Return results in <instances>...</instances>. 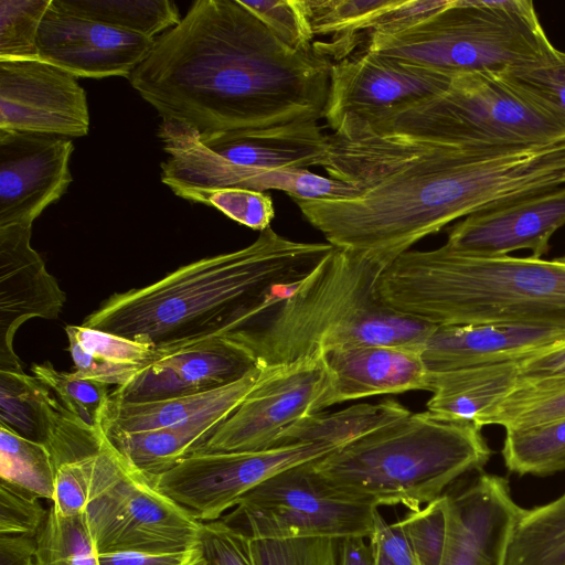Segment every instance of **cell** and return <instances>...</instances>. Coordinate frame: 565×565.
<instances>
[{"label": "cell", "mask_w": 565, "mask_h": 565, "mask_svg": "<svg viewBox=\"0 0 565 565\" xmlns=\"http://www.w3.org/2000/svg\"><path fill=\"white\" fill-rule=\"evenodd\" d=\"M333 62L298 52L239 0H198L156 39L130 85L160 115L202 140L323 118Z\"/></svg>", "instance_id": "obj_2"}, {"label": "cell", "mask_w": 565, "mask_h": 565, "mask_svg": "<svg viewBox=\"0 0 565 565\" xmlns=\"http://www.w3.org/2000/svg\"><path fill=\"white\" fill-rule=\"evenodd\" d=\"M52 0H0V61L40 60L38 35Z\"/></svg>", "instance_id": "obj_40"}, {"label": "cell", "mask_w": 565, "mask_h": 565, "mask_svg": "<svg viewBox=\"0 0 565 565\" xmlns=\"http://www.w3.org/2000/svg\"><path fill=\"white\" fill-rule=\"evenodd\" d=\"M34 493L0 479V534L36 536L47 511Z\"/></svg>", "instance_id": "obj_44"}, {"label": "cell", "mask_w": 565, "mask_h": 565, "mask_svg": "<svg viewBox=\"0 0 565 565\" xmlns=\"http://www.w3.org/2000/svg\"><path fill=\"white\" fill-rule=\"evenodd\" d=\"M35 540V565H98L84 513L62 516L51 505Z\"/></svg>", "instance_id": "obj_37"}, {"label": "cell", "mask_w": 565, "mask_h": 565, "mask_svg": "<svg viewBox=\"0 0 565 565\" xmlns=\"http://www.w3.org/2000/svg\"><path fill=\"white\" fill-rule=\"evenodd\" d=\"M322 168L353 199L291 198L335 248L390 265L463 216L565 185V142L510 152L377 135L344 117Z\"/></svg>", "instance_id": "obj_1"}, {"label": "cell", "mask_w": 565, "mask_h": 565, "mask_svg": "<svg viewBox=\"0 0 565 565\" xmlns=\"http://www.w3.org/2000/svg\"><path fill=\"white\" fill-rule=\"evenodd\" d=\"M501 454L508 470L521 476L565 470V418L505 430Z\"/></svg>", "instance_id": "obj_35"}, {"label": "cell", "mask_w": 565, "mask_h": 565, "mask_svg": "<svg viewBox=\"0 0 565 565\" xmlns=\"http://www.w3.org/2000/svg\"><path fill=\"white\" fill-rule=\"evenodd\" d=\"M565 418V375L520 376L512 391L478 418L476 425L505 430Z\"/></svg>", "instance_id": "obj_31"}, {"label": "cell", "mask_w": 565, "mask_h": 565, "mask_svg": "<svg viewBox=\"0 0 565 565\" xmlns=\"http://www.w3.org/2000/svg\"><path fill=\"white\" fill-rule=\"evenodd\" d=\"M445 495L447 541L441 565H504L522 510L511 495L509 481L480 472Z\"/></svg>", "instance_id": "obj_19"}, {"label": "cell", "mask_w": 565, "mask_h": 565, "mask_svg": "<svg viewBox=\"0 0 565 565\" xmlns=\"http://www.w3.org/2000/svg\"><path fill=\"white\" fill-rule=\"evenodd\" d=\"M366 537H350L339 541L335 565H373L372 548Z\"/></svg>", "instance_id": "obj_53"}, {"label": "cell", "mask_w": 565, "mask_h": 565, "mask_svg": "<svg viewBox=\"0 0 565 565\" xmlns=\"http://www.w3.org/2000/svg\"><path fill=\"white\" fill-rule=\"evenodd\" d=\"M399 0H303L313 36L333 35L330 45L344 60L376 20Z\"/></svg>", "instance_id": "obj_34"}, {"label": "cell", "mask_w": 565, "mask_h": 565, "mask_svg": "<svg viewBox=\"0 0 565 565\" xmlns=\"http://www.w3.org/2000/svg\"><path fill=\"white\" fill-rule=\"evenodd\" d=\"M330 384V373L322 355L267 366L257 386L198 452L258 451L271 448L284 430L327 408Z\"/></svg>", "instance_id": "obj_12"}, {"label": "cell", "mask_w": 565, "mask_h": 565, "mask_svg": "<svg viewBox=\"0 0 565 565\" xmlns=\"http://www.w3.org/2000/svg\"><path fill=\"white\" fill-rule=\"evenodd\" d=\"M367 35L366 51L450 75L531 70L557 52L529 0H451L397 33Z\"/></svg>", "instance_id": "obj_8"}, {"label": "cell", "mask_w": 565, "mask_h": 565, "mask_svg": "<svg viewBox=\"0 0 565 565\" xmlns=\"http://www.w3.org/2000/svg\"><path fill=\"white\" fill-rule=\"evenodd\" d=\"M227 417L212 415L172 427L106 435L131 466L152 480L198 452Z\"/></svg>", "instance_id": "obj_28"}, {"label": "cell", "mask_w": 565, "mask_h": 565, "mask_svg": "<svg viewBox=\"0 0 565 565\" xmlns=\"http://www.w3.org/2000/svg\"><path fill=\"white\" fill-rule=\"evenodd\" d=\"M156 39L68 13L51 1L39 30V58L75 77L129 78Z\"/></svg>", "instance_id": "obj_18"}, {"label": "cell", "mask_w": 565, "mask_h": 565, "mask_svg": "<svg viewBox=\"0 0 565 565\" xmlns=\"http://www.w3.org/2000/svg\"><path fill=\"white\" fill-rule=\"evenodd\" d=\"M565 225V185L465 217L448 231L451 250L484 257L527 249L541 258Z\"/></svg>", "instance_id": "obj_21"}, {"label": "cell", "mask_w": 565, "mask_h": 565, "mask_svg": "<svg viewBox=\"0 0 565 565\" xmlns=\"http://www.w3.org/2000/svg\"><path fill=\"white\" fill-rule=\"evenodd\" d=\"M31 372L72 415L92 428L104 429L110 397L109 385L75 372L58 371L50 362L33 363Z\"/></svg>", "instance_id": "obj_38"}, {"label": "cell", "mask_w": 565, "mask_h": 565, "mask_svg": "<svg viewBox=\"0 0 565 565\" xmlns=\"http://www.w3.org/2000/svg\"><path fill=\"white\" fill-rule=\"evenodd\" d=\"M200 547L204 565H255L249 539L221 519L203 522Z\"/></svg>", "instance_id": "obj_47"}, {"label": "cell", "mask_w": 565, "mask_h": 565, "mask_svg": "<svg viewBox=\"0 0 565 565\" xmlns=\"http://www.w3.org/2000/svg\"><path fill=\"white\" fill-rule=\"evenodd\" d=\"M98 451L82 459L62 463L56 468L52 505L60 515L73 516L84 513Z\"/></svg>", "instance_id": "obj_45"}, {"label": "cell", "mask_w": 565, "mask_h": 565, "mask_svg": "<svg viewBox=\"0 0 565 565\" xmlns=\"http://www.w3.org/2000/svg\"><path fill=\"white\" fill-rule=\"evenodd\" d=\"M411 413L396 401L355 404L333 413H316L284 430L273 447L319 443L340 448Z\"/></svg>", "instance_id": "obj_30"}, {"label": "cell", "mask_w": 565, "mask_h": 565, "mask_svg": "<svg viewBox=\"0 0 565 565\" xmlns=\"http://www.w3.org/2000/svg\"><path fill=\"white\" fill-rule=\"evenodd\" d=\"M258 365L241 343L213 335L157 348L154 358L110 392L114 403H147L206 393L230 385Z\"/></svg>", "instance_id": "obj_14"}, {"label": "cell", "mask_w": 565, "mask_h": 565, "mask_svg": "<svg viewBox=\"0 0 565 565\" xmlns=\"http://www.w3.org/2000/svg\"><path fill=\"white\" fill-rule=\"evenodd\" d=\"M452 77L366 51L333 62L323 118L333 131L345 116L374 122L443 93Z\"/></svg>", "instance_id": "obj_13"}, {"label": "cell", "mask_w": 565, "mask_h": 565, "mask_svg": "<svg viewBox=\"0 0 565 565\" xmlns=\"http://www.w3.org/2000/svg\"><path fill=\"white\" fill-rule=\"evenodd\" d=\"M0 479L53 501L56 466L45 445L0 424Z\"/></svg>", "instance_id": "obj_36"}, {"label": "cell", "mask_w": 565, "mask_h": 565, "mask_svg": "<svg viewBox=\"0 0 565 565\" xmlns=\"http://www.w3.org/2000/svg\"><path fill=\"white\" fill-rule=\"evenodd\" d=\"M171 191L184 200L213 206L254 231L270 227L275 216L271 196L262 191L243 188H174Z\"/></svg>", "instance_id": "obj_39"}, {"label": "cell", "mask_w": 565, "mask_h": 565, "mask_svg": "<svg viewBox=\"0 0 565 565\" xmlns=\"http://www.w3.org/2000/svg\"><path fill=\"white\" fill-rule=\"evenodd\" d=\"M161 181L174 188H243L265 192L279 190L290 198L353 199L361 190L308 169L263 170L236 168L168 154L161 162Z\"/></svg>", "instance_id": "obj_25"}, {"label": "cell", "mask_w": 565, "mask_h": 565, "mask_svg": "<svg viewBox=\"0 0 565 565\" xmlns=\"http://www.w3.org/2000/svg\"><path fill=\"white\" fill-rule=\"evenodd\" d=\"M491 455L481 427L425 411L411 412L313 460L312 467L352 498L416 511L481 470Z\"/></svg>", "instance_id": "obj_6"}, {"label": "cell", "mask_w": 565, "mask_h": 565, "mask_svg": "<svg viewBox=\"0 0 565 565\" xmlns=\"http://www.w3.org/2000/svg\"><path fill=\"white\" fill-rule=\"evenodd\" d=\"M248 539L255 565L337 564L339 541L323 537Z\"/></svg>", "instance_id": "obj_42"}, {"label": "cell", "mask_w": 565, "mask_h": 565, "mask_svg": "<svg viewBox=\"0 0 565 565\" xmlns=\"http://www.w3.org/2000/svg\"><path fill=\"white\" fill-rule=\"evenodd\" d=\"M239 1L289 49L298 52L313 50L315 36L303 0Z\"/></svg>", "instance_id": "obj_43"}, {"label": "cell", "mask_w": 565, "mask_h": 565, "mask_svg": "<svg viewBox=\"0 0 565 565\" xmlns=\"http://www.w3.org/2000/svg\"><path fill=\"white\" fill-rule=\"evenodd\" d=\"M394 524L408 541L418 565H441L447 541L445 493Z\"/></svg>", "instance_id": "obj_41"}, {"label": "cell", "mask_w": 565, "mask_h": 565, "mask_svg": "<svg viewBox=\"0 0 565 565\" xmlns=\"http://www.w3.org/2000/svg\"><path fill=\"white\" fill-rule=\"evenodd\" d=\"M76 78L41 60L0 61V129L86 136L87 97Z\"/></svg>", "instance_id": "obj_15"}, {"label": "cell", "mask_w": 565, "mask_h": 565, "mask_svg": "<svg viewBox=\"0 0 565 565\" xmlns=\"http://www.w3.org/2000/svg\"><path fill=\"white\" fill-rule=\"evenodd\" d=\"M372 556H373V565H393L391 562L386 559V557L382 554V552L373 544H371Z\"/></svg>", "instance_id": "obj_54"}, {"label": "cell", "mask_w": 565, "mask_h": 565, "mask_svg": "<svg viewBox=\"0 0 565 565\" xmlns=\"http://www.w3.org/2000/svg\"><path fill=\"white\" fill-rule=\"evenodd\" d=\"M385 267L334 248L287 298L223 335L244 345L264 366L349 347L422 350L436 326L382 302L376 284Z\"/></svg>", "instance_id": "obj_5"}, {"label": "cell", "mask_w": 565, "mask_h": 565, "mask_svg": "<svg viewBox=\"0 0 565 565\" xmlns=\"http://www.w3.org/2000/svg\"><path fill=\"white\" fill-rule=\"evenodd\" d=\"M266 371L267 366L258 365L230 385L190 396L147 403L109 401L104 430L139 433L178 426L212 415L230 416L257 386Z\"/></svg>", "instance_id": "obj_26"}, {"label": "cell", "mask_w": 565, "mask_h": 565, "mask_svg": "<svg viewBox=\"0 0 565 565\" xmlns=\"http://www.w3.org/2000/svg\"><path fill=\"white\" fill-rule=\"evenodd\" d=\"M565 345V332L511 324L436 326L420 354L429 373L523 362Z\"/></svg>", "instance_id": "obj_23"}, {"label": "cell", "mask_w": 565, "mask_h": 565, "mask_svg": "<svg viewBox=\"0 0 565 565\" xmlns=\"http://www.w3.org/2000/svg\"><path fill=\"white\" fill-rule=\"evenodd\" d=\"M98 565H204L205 557L198 547L169 554L111 553L99 554Z\"/></svg>", "instance_id": "obj_50"}, {"label": "cell", "mask_w": 565, "mask_h": 565, "mask_svg": "<svg viewBox=\"0 0 565 565\" xmlns=\"http://www.w3.org/2000/svg\"><path fill=\"white\" fill-rule=\"evenodd\" d=\"M335 449L331 445L309 443L258 451L198 452L151 481L198 521L211 522L220 520L264 480Z\"/></svg>", "instance_id": "obj_11"}, {"label": "cell", "mask_w": 565, "mask_h": 565, "mask_svg": "<svg viewBox=\"0 0 565 565\" xmlns=\"http://www.w3.org/2000/svg\"><path fill=\"white\" fill-rule=\"evenodd\" d=\"M502 75L565 117V52L557 50L545 65Z\"/></svg>", "instance_id": "obj_46"}, {"label": "cell", "mask_w": 565, "mask_h": 565, "mask_svg": "<svg viewBox=\"0 0 565 565\" xmlns=\"http://www.w3.org/2000/svg\"><path fill=\"white\" fill-rule=\"evenodd\" d=\"M331 384L326 406L382 394L429 387L420 350L391 345H361L322 354Z\"/></svg>", "instance_id": "obj_24"}, {"label": "cell", "mask_w": 565, "mask_h": 565, "mask_svg": "<svg viewBox=\"0 0 565 565\" xmlns=\"http://www.w3.org/2000/svg\"><path fill=\"white\" fill-rule=\"evenodd\" d=\"M32 225L0 227V370L22 372L13 350L19 327L31 318L56 319L66 295L31 246Z\"/></svg>", "instance_id": "obj_20"}, {"label": "cell", "mask_w": 565, "mask_h": 565, "mask_svg": "<svg viewBox=\"0 0 565 565\" xmlns=\"http://www.w3.org/2000/svg\"><path fill=\"white\" fill-rule=\"evenodd\" d=\"M379 507L327 483L312 461L285 469L246 493L221 518L250 539H369Z\"/></svg>", "instance_id": "obj_10"}, {"label": "cell", "mask_w": 565, "mask_h": 565, "mask_svg": "<svg viewBox=\"0 0 565 565\" xmlns=\"http://www.w3.org/2000/svg\"><path fill=\"white\" fill-rule=\"evenodd\" d=\"M376 292L390 308L434 326L511 324L565 332V260L407 250Z\"/></svg>", "instance_id": "obj_4"}, {"label": "cell", "mask_w": 565, "mask_h": 565, "mask_svg": "<svg viewBox=\"0 0 565 565\" xmlns=\"http://www.w3.org/2000/svg\"><path fill=\"white\" fill-rule=\"evenodd\" d=\"M504 565H565V492L546 504L522 508Z\"/></svg>", "instance_id": "obj_32"}, {"label": "cell", "mask_w": 565, "mask_h": 565, "mask_svg": "<svg viewBox=\"0 0 565 565\" xmlns=\"http://www.w3.org/2000/svg\"><path fill=\"white\" fill-rule=\"evenodd\" d=\"M35 536L0 534V565H35Z\"/></svg>", "instance_id": "obj_51"}, {"label": "cell", "mask_w": 565, "mask_h": 565, "mask_svg": "<svg viewBox=\"0 0 565 565\" xmlns=\"http://www.w3.org/2000/svg\"><path fill=\"white\" fill-rule=\"evenodd\" d=\"M97 554H169L200 545L203 522L160 492L131 466L107 435L84 511Z\"/></svg>", "instance_id": "obj_9"}, {"label": "cell", "mask_w": 565, "mask_h": 565, "mask_svg": "<svg viewBox=\"0 0 565 565\" xmlns=\"http://www.w3.org/2000/svg\"><path fill=\"white\" fill-rule=\"evenodd\" d=\"M163 135L171 146L195 159L263 170L322 167L329 147V135L317 120L228 132L204 140L186 126L167 122Z\"/></svg>", "instance_id": "obj_16"}, {"label": "cell", "mask_w": 565, "mask_h": 565, "mask_svg": "<svg viewBox=\"0 0 565 565\" xmlns=\"http://www.w3.org/2000/svg\"><path fill=\"white\" fill-rule=\"evenodd\" d=\"M451 0H399L384 12L367 34H393L446 8Z\"/></svg>", "instance_id": "obj_48"}, {"label": "cell", "mask_w": 565, "mask_h": 565, "mask_svg": "<svg viewBox=\"0 0 565 565\" xmlns=\"http://www.w3.org/2000/svg\"><path fill=\"white\" fill-rule=\"evenodd\" d=\"M521 362H507L429 373L427 411L475 423L515 386Z\"/></svg>", "instance_id": "obj_27"}, {"label": "cell", "mask_w": 565, "mask_h": 565, "mask_svg": "<svg viewBox=\"0 0 565 565\" xmlns=\"http://www.w3.org/2000/svg\"><path fill=\"white\" fill-rule=\"evenodd\" d=\"M0 424L45 445L56 468L97 452L105 438L72 415L34 375L0 370Z\"/></svg>", "instance_id": "obj_22"}, {"label": "cell", "mask_w": 565, "mask_h": 565, "mask_svg": "<svg viewBox=\"0 0 565 565\" xmlns=\"http://www.w3.org/2000/svg\"><path fill=\"white\" fill-rule=\"evenodd\" d=\"M71 138L0 129V227L32 225L72 182Z\"/></svg>", "instance_id": "obj_17"}, {"label": "cell", "mask_w": 565, "mask_h": 565, "mask_svg": "<svg viewBox=\"0 0 565 565\" xmlns=\"http://www.w3.org/2000/svg\"><path fill=\"white\" fill-rule=\"evenodd\" d=\"M65 333L74 372L116 387L131 380L157 353L152 344L82 324H67Z\"/></svg>", "instance_id": "obj_29"}, {"label": "cell", "mask_w": 565, "mask_h": 565, "mask_svg": "<svg viewBox=\"0 0 565 565\" xmlns=\"http://www.w3.org/2000/svg\"><path fill=\"white\" fill-rule=\"evenodd\" d=\"M369 539L393 565H418L402 531L394 523L388 524L379 511Z\"/></svg>", "instance_id": "obj_49"}, {"label": "cell", "mask_w": 565, "mask_h": 565, "mask_svg": "<svg viewBox=\"0 0 565 565\" xmlns=\"http://www.w3.org/2000/svg\"><path fill=\"white\" fill-rule=\"evenodd\" d=\"M334 248L291 241L268 227L244 248L111 295L82 326L156 348L222 335L282 300L285 286L303 279Z\"/></svg>", "instance_id": "obj_3"}, {"label": "cell", "mask_w": 565, "mask_h": 565, "mask_svg": "<svg viewBox=\"0 0 565 565\" xmlns=\"http://www.w3.org/2000/svg\"><path fill=\"white\" fill-rule=\"evenodd\" d=\"M565 375V345L521 362L520 376Z\"/></svg>", "instance_id": "obj_52"}, {"label": "cell", "mask_w": 565, "mask_h": 565, "mask_svg": "<svg viewBox=\"0 0 565 565\" xmlns=\"http://www.w3.org/2000/svg\"><path fill=\"white\" fill-rule=\"evenodd\" d=\"M60 9L121 31L156 39L181 21L170 0H52Z\"/></svg>", "instance_id": "obj_33"}, {"label": "cell", "mask_w": 565, "mask_h": 565, "mask_svg": "<svg viewBox=\"0 0 565 565\" xmlns=\"http://www.w3.org/2000/svg\"><path fill=\"white\" fill-rule=\"evenodd\" d=\"M563 260H565V256L561 257Z\"/></svg>", "instance_id": "obj_55"}, {"label": "cell", "mask_w": 565, "mask_h": 565, "mask_svg": "<svg viewBox=\"0 0 565 565\" xmlns=\"http://www.w3.org/2000/svg\"><path fill=\"white\" fill-rule=\"evenodd\" d=\"M382 136L510 152L565 142V117L502 74L454 75L443 93L366 122Z\"/></svg>", "instance_id": "obj_7"}]
</instances>
